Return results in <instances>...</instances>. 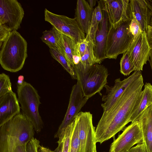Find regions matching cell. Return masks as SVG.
Segmentation results:
<instances>
[{
  "label": "cell",
  "instance_id": "6da1fadb",
  "mask_svg": "<svg viewBox=\"0 0 152 152\" xmlns=\"http://www.w3.org/2000/svg\"><path fill=\"white\" fill-rule=\"evenodd\" d=\"M143 85L142 74L130 85L110 110L103 112L95 129L96 142L101 144L114 137L130 122L131 116L142 98Z\"/></svg>",
  "mask_w": 152,
  "mask_h": 152
},
{
  "label": "cell",
  "instance_id": "7a4b0ae2",
  "mask_svg": "<svg viewBox=\"0 0 152 152\" xmlns=\"http://www.w3.org/2000/svg\"><path fill=\"white\" fill-rule=\"evenodd\" d=\"M35 130L22 113L17 115L0 126V152H14L18 146L34 138Z\"/></svg>",
  "mask_w": 152,
  "mask_h": 152
},
{
  "label": "cell",
  "instance_id": "3957f363",
  "mask_svg": "<svg viewBox=\"0 0 152 152\" xmlns=\"http://www.w3.org/2000/svg\"><path fill=\"white\" fill-rule=\"evenodd\" d=\"M0 64L4 70L12 72L23 68L27 57V43L17 30H13L0 48Z\"/></svg>",
  "mask_w": 152,
  "mask_h": 152
},
{
  "label": "cell",
  "instance_id": "277c9868",
  "mask_svg": "<svg viewBox=\"0 0 152 152\" xmlns=\"http://www.w3.org/2000/svg\"><path fill=\"white\" fill-rule=\"evenodd\" d=\"M77 82L84 96L88 98L101 91L107 83L108 70L103 65H83L80 62L74 67Z\"/></svg>",
  "mask_w": 152,
  "mask_h": 152
},
{
  "label": "cell",
  "instance_id": "5b68a950",
  "mask_svg": "<svg viewBox=\"0 0 152 152\" xmlns=\"http://www.w3.org/2000/svg\"><path fill=\"white\" fill-rule=\"evenodd\" d=\"M17 93L22 113L32 124L35 131L40 132L44 123L39 111L41 102L37 90L31 84L24 81L21 85L17 84Z\"/></svg>",
  "mask_w": 152,
  "mask_h": 152
},
{
  "label": "cell",
  "instance_id": "8992f818",
  "mask_svg": "<svg viewBox=\"0 0 152 152\" xmlns=\"http://www.w3.org/2000/svg\"><path fill=\"white\" fill-rule=\"evenodd\" d=\"M131 20L123 21L113 26L110 24L105 50L106 58L116 59L126 52L134 39L129 29Z\"/></svg>",
  "mask_w": 152,
  "mask_h": 152
},
{
  "label": "cell",
  "instance_id": "52a82bcc",
  "mask_svg": "<svg viewBox=\"0 0 152 152\" xmlns=\"http://www.w3.org/2000/svg\"><path fill=\"white\" fill-rule=\"evenodd\" d=\"M45 20L56 29L73 40L76 43L81 42L86 37L74 18L53 13L45 8Z\"/></svg>",
  "mask_w": 152,
  "mask_h": 152
},
{
  "label": "cell",
  "instance_id": "ba28073f",
  "mask_svg": "<svg viewBox=\"0 0 152 152\" xmlns=\"http://www.w3.org/2000/svg\"><path fill=\"white\" fill-rule=\"evenodd\" d=\"M78 116L80 152H96L95 127L92 114L90 112H80Z\"/></svg>",
  "mask_w": 152,
  "mask_h": 152
},
{
  "label": "cell",
  "instance_id": "9c48e42d",
  "mask_svg": "<svg viewBox=\"0 0 152 152\" xmlns=\"http://www.w3.org/2000/svg\"><path fill=\"white\" fill-rule=\"evenodd\" d=\"M141 129L137 120L126 127L111 144L109 152L128 151L134 145L143 142Z\"/></svg>",
  "mask_w": 152,
  "mask_h": 152
},
{
  "label": "cell",
  "instance_id": "30bf717a",
  "mask_svg": "<svg viewBox=\"0 0 152 152\" xmlns=\"http://www.w3.org/2000/svg\"><path fill=\"white\" fill-rule=\"evenodd\" d=\"M24 12L17 0H0V25L12 31L20 28Z\"/></svg>",
  "mask_w": 152,
  "mask_h": 152
},
{
  "label": "cell",
  "instance_id": "8fae6325",
  "mask_svg": "<svg viewBox=\"0 0 152 152\" xmlns=\"http://www.w3.org/2000/svg\"><path fill=\"white\" fill-rule=\"evenodd\" d=\"M130 1H99L102 9L106 12L110 25L115 26L123 21L131 20L132 13Z\"/></svg>",
  "mask_w": 152,
  "mask_h": 152
},
{
  "label": "cell",
  "instance_id": "7c38bea8",
  "mask_svg": "<svg viewBox=\"0 0 152 152\" xmlns=\"http://www.w3.org/2000/svg\"><path fill=\"white\" fill-rule=\"evenodd\" d=\"M88 99L83 95L77 82L73 86L67 109L63 121L54 135L55 138H59L67 126L80 112Z\"/></svg>",
  "mask_w": 152,
  "mask_h": 152
},
{
  "label": "cell",
  "instance_id": "4fadbf2b",
  "mask_svg": "<svg viewBox=\"0 0 152 152\" xmlns=\"http://www.w3.org/2000/svg\"><path fill=\"white\" fill-rule=\"evenodd\" d=\"M141 71L136 70L128 77L121 80L120 78L116 79L113 86L106 85L104 87L106 93L103 96L101 104L103 112L110 110L115 104L130 85L141 74Z\"/></svg>",
  "mask_w": 152,
  "mask_h": 152
},
{
  "label": "cell",
  "instance_id": "5bb4252c",
  "mask_svg": "<svg viewBox=\"0 0 152 152\" xmlns=\"http://www.w3.org/2000/svg\"><path fill=\"white\" fill-rule=\"evenodd\" d=\"M151 49L145 32L142 31L133 41L126 51L136 70H142L144 65L149 60Z\"/></svg>",
  "mask_w": 152,
  "mask_h": 152
},
{
  "label": "cell",
  "instance_id": "9a60e30c",
  "mask_svg": "<svg viewBox=\"0 0 152 152\" xmlns=\"http://www.w3.org/2000/svg\"><path fill=\"white\" fill-rule=\"evenodd\" d=\"M102 10V17L95 34L94 52L96 63L100 64L105 58V50L110 23L106 12Z\"/></svg>",
  "mask_w": 152,
  "mask_h": 152
},
{
  "label": "cell",
  "instance_id": "2e32d148",
  "mask_svg": "<svg viewBox=\"0 0 152 152\" xmlns=\"http://www.w3.org/2000/svg\"><path fill=\"white\" fill-rule=\"evenodd\" d=\"M20 113L16 94L13 91L0 97V126Z\"/></svg>",
  "mask_w": 152,
  "mask_h": 152
},
{
  "label": "cell",
  "instance_id": "e0dca14e",
  "mask_svg": "<svg viewBox=\"0 0 152 152\" xmlns=\"http://www.w3.org/2000/svg\"><path fill=\"white\" fill-rule=\"evenodd\" d=\"M136 120L141 127L143 142L147 152H152V105L146 109Z\"/></svg>",
  "mask_w": 152,
  "mask_h": 152
},
{
  "label": "cell",
  "instance_id": "ac0fdd59",
  "mask_svg": "<svg viewBox=\"0 0 152 152\" xmlns=\"http://www.w3.org/2000/svg\"><path fill=\"white\" fill-rule=\"evenodd\" d=\"M94 9L91 8L86 0L77 1L75 18L82 31L86 35L90 26Z\"/></svg>",
  "mask_w": 152,
  "mask_h": 152
},
{
  "label": "cell",
  "instance_id": "d6986e66",
  "mask_svg": "<svg viewBox=\"0 0 152 152\" xmlns=\"http://www.w3.org/2000/svg\"><path fill=\"white\" fill-rule=\"evenodd\" d=\"M131 10L140 26L142 31L146 32L152 16V12L144 0H130Z\"/></svg>",
  "mask_w": 152,
  "mask_h": 152
},
{
  "label": "cell",
  "instance_id": "ffe728a7",
  "mask_svg": "<svg viewBox=\"0 0 152 152\" xmlns=\"http://www.w3.org/2000/svg\"><path fill=\"white\" fill-rule=\"evenodd\" d=\"M58 45L63 54L74 68L73 57L75 56H80L77 50L76 43L70 37L62 34Z\"/></svg>",
  "mask_w": 152,
  "mask_h": 152
},
{
  "label": "cell",
  "instance_id": "44dd1931",
  "mask_svg": "<svg viewBox=\"0 0 152 152\" xmlns=\"http://www.w3.org/2000/svg\"><path fill=\"white\" fill-rule=\"evenodd\" d=\"M152 105V85L146 83L142 91V97L137 107L132 113L130 122L135 121L138 117L150 106Z\"/></svg>",
  "mask_w": 152,
  "mask_h": 152
},
{
  "label": "cell",
  "instance_id": "7402d4cb",
  "mask_svg": "<svg viewBox=\"0 0 152 152\" xmlns=\"http://www.w3.org/2000/svg\"><path fill=\"white\" fill-rule=\"evenodd\" d=\"M98 5L94 9L90 26L86 37L89 41H92L94 44L96 30L102 17V10L100 1H98Z\"/></svg>",
  "mask_w": 152,
  "mask_h": 152
},
{
  "label": "cell",
  "instance_id": "603a6c76",
  "mask_svg": "<svg viewBox=\"0 0 152 152\" xmlns=\"http://www.w3.org/2000/svg\"><path fill=\"white\" fill-rule=\"evenodd\" d=\"M49 51L52 57L62 66L64 68L70 75L72 78L77 80L73 67L68 62L59 46L57 48H49Z\"/></svg>",
  "mask_w": 152,
  "mask_h": 152
},
{
  "label": "cell",
  "instance_id": "cb8c5ba5",
  "mask_svg": "<svg viewBox=\"0 0 152 152\" xmlns=\"http://www.w3.org/2000/svg\"><path fill=\"white\" fill-rule=\"evenodd\" d=\"M62 34L61 32L53 27L50 30L43 31L40 39L49 48H57L59 47L58 42Z\"/></svg>",
  "mask_w": 152,
  "mask_h": 152
},
{
  "label": "cell",
  "instance_id": "d4e9b609",
  "mask_svg": "<svg viewBox=\"0 0 152 152\" xmlns=\"http://www.w3.org/2000/svg\"><path fill=\"white\" fill-rule=\"evenodd\" d=\"M72 122L73 128L71 136L69 152H80L78 139V114L75 117Z\"/></svg>",
  "mask_w": 152,
  "mask_h": 152
},
{
  "label": "cell",
  "instance_id": "484cf974",
  "mask_svg": "<svg viewBox=\"0 0 152 152\" xmlns=\"http://www.w3.org/2000/svg\"><path fill=\"white\" fill-rule=\"evenodd\" d=\"M120 65V72L124 76H129L132 72L136 71L135 67L127 51L123 54Z\"/></svg>",
  "mask_w": 152,
  "mask_h": 152
},
{
  "label": "cell",
  "instance_id": "4316f807",
  "mask_svg": "<svg viewBox=\"0 0 152 152\" xmlns=\"http://www.w3.org/2000/svg\"><path fill=\"white\" fill-rule=\"evenodd\" d=\"M94 43L89 41L86 51L81 58L80 62L83 65H91L96 63L94 52Z\"/></svg>",
  "mask_w": 152,
  "mask_h": 152
},
{
  "label": "cell",
  "instance_id": "83f0119b",
  "mask_svg": "<svg viewBox=\"0 0 152 152\" xmlns=\"http://www.w3.org/2000/svg\"><path fill=\"white\" fill-rule=\"evenodd\" d=\"M9 77L4 73L0 74V97L12 92Z\"/></svg>",
  "mask_w": 152,
  "mask_h": 152
},
{
  "label": "cell",
  "instance_id": "f1b7e54d",
  "mask_svg": "<svg viewBox=\"0 0 152 152\" xmlns=\"http://www.w3.org/2000/svg\"><path fill=\"white\" fill-rule=\"evenodd\" d=\"M72 128L73 123L72 122L67 126L61 134L63 135V144L62 152H69Z\"/></svg>",
  "mask_w": 152,
  "mask_h": 152
},
{
  "label": "cell",
  "instance_id": "f546056e",
  "mask_svg": "<svg viewBox=\"0 0 152 152\" xmlns=\"http://www.w3.org/2000/svg\"><path fill=\"white\" fill-rule=\"evenodd\" d=\"M129 29L134 36L133 41L135 40L142 32L140 26L133 13L132 18L129 24Z\"/></svg>",
  "mask_w": 152,
  "mask_h": 152
},
{
  "label": "cell",
  "instance_id": "4dcf8cb0",
  "mask_svg": "<svg viewBox=\"0 0 152 152\" xmlns=\"http://www.w3.org/2000/svg\"><path fill=\"white\" fill-rule=\"evenodd\" d=\"M40 145L39 140L34 137L26 144V152H38V148Z\"/></svg>",
  "mask_w": 152,
  "mask_h": 152
},
{
  "label": "cell",
  "instance_id": "1f68e13d",
  "mask_svg": "<svg viewBox=\"0 0 152 152\" xmlns=\"http://www.w3.org/2000/svg\"><path fill=\"white\" fill-rule=\"evenodd\" d=\"M89 42V41L85 38L81 42L76 43L77 50L81 58L86 53Z\"/></svg>",
  "mask_w": 152,
  "mask_h": 152
},
{
  "label": "cell",
  "instance_id": "d6a6232c",
  "mask_svg": "<svg viewBox=\"0 0 152 152\" xmlns=\"http://www.w3.org/2000/svg\"><path fill=\"white\" fill-rule=\"evenodd\" d=\"M12 31L5 26L0 25V47Z\"/></svg>",
  "mask_w": 152,
  "mask_h": 152
},
{
  "label": "cell",
  "instance_id": "836d02e7",
  "mask_svg": "<svg viewBox=\"0 0 152 152\" xmlns=\"http://www.w3.org/2000/svg\"><path fill=\"white\" fill-rule=\"evenodd\" d=\"M128 152H147L145 144L141 143L137 144L135 146L132 147Z\"/></svg>",
  "mask_w": 152,
  "mask_h": 152
},
{
  "label": "cell",
  "instance_id": "e575fe53",
  "mask_svg": "<svg viewBox=\"0 0 152 152\" xmlns=\"http://www.w3.org/2000/svg\"><path fill=\"white\" fill-rule=\"evenodd\" d=\"M57 142L58 145L57 147L54 151L53 152H62L63 144V135L62 134L58 138Z\"/></svg>",
  "mask_w": 152,
  "mask_h": 152
},
{
  "label": "cell",
  "instance_id": "d590c367",
  "mask_svg": "<svg viewBox=\"0 0 152 152\" xmlns=\"http://www.w3.org/2000/svg\"><path fill=\"white\" fill-rule=\"evenodd\" d=\"M146 33L148 43L150 47L152 49V26H148Z\"/></svg>",
  "mask_w": 152,
  "mask_h": 152
},
{
  "label": "cell",
  "instance_id": "8d00e7d4",
  "mask_svg": "<svg viewBox=\"0 0 152 152\" xmlns=\"http://www.w3.org/2000/svg\"><path fill=\"white\" fill-rule=\"evenodd\" d=\"M27 144L18 146L15 149L14 152H26V145Z\"/></svg>",
  "mask_w": 152,
  "mask_h": 152
},
{
  "label": "cell",
  "instance_id": "74e56055",
  "mask_svg": "<svg viewBox=\"0 0 152 152\" xmlns=\"http://www.w3.org/2000/svg\"><path fill=\"white\" fill-rule=\"evenodd\" d=\"M38 152H53L49 148L44 147L42 146L39 145L38 149Z\"/></svg>",
  "mask_w": 152,
  "mask_h": 152
},
{
  "label": "cell",
  "instance_id": "f35d334b",
  "mask_svg": "<svg viewBox=\"0 0 152 152\" xmlns=\"http://www.w3.org/2000/svg\"><path fill=\"white\" fill-rule=\"evenodd\" d=\"M24 77L23 75H20L18 77V80L17 82V84L19 85H21L24 82Z\"/></svg>",
  "mask_w": 152,
  "mask_h": 152
},
{
  "label": "cell",
  "instance_id": "ab89813d",
  "mask_svg": "<svg viewBox=\"0 0 152 152\" xmlns=\"http://www.w3.org/2000/svg\"><path fill=\"white\" fill-rule=\"evenodd\" d=\"M146 5L152 12V0H144Z\"/></svg>",
  "mask_w": 152,
  "mask_h": 152
},
{
  "label": "cell",
  "instance_id": "60d3db41",
  "mask_svg": "<svg viewBox=\"0 0 152 152\" xmlns=\"http://www.w3.org/2000/svg\"><path fill=\"white\" fill-rule=\"evenodd\" d=\"M96 1V0H88L89 5L91 9H94L93 7L95 5Z\"/></svg>",
  "mask_w": 152,
  "mask_h": 152
},
{
  "label": "cell",
  "instance_id": "b9f144b4",
  "mask_svg": "<svg viewBox=\"0 0 152 152\" xmlns=\"http://www.w3.org/2000/svg\"><path fill=\"white\" fill-rule=\"evenodd\" d=\"M148 61L150 63L151 68L152 70V49H151V50L150 58Z\"/></svg>",
  "mask_w": 152,
  "mask_h": 152
},
{
  "label": "cell",
  "instance_id": "7bdbcfd3",
  "mask_svg": "<svg viewBox=\"0 0 152 152\" xmlns=\"http://www.w3.org/2000/svg\"><path fill=\"white\" fill-rule=\"evenodd\" d=\"M149 25L151 26H152V16L151 18L150 22V23H149Z\"/></svg>",
  "mask_w": 152,
  "mask_h": 152
},
{
  "label": "cell",
  "instance_id": "ee69618b",
  "mask_svg": "<svg viewBox=\"0 0 152 152\" xmlns=\"http://www.w3.org/2000/svg\"><path fill=\"white\" fill-rule=\"evenodd\" d=\"M128 151H124V152H128Z\"/></svg>",
  "mask_w": 152,
  "mask_h": 152
},
{
  "label": "cell",
  "instance_id": "f6af8a7d",
  "mask_svg": "<svg viewBox=\"0 0 152 152\" xmlns=\"http://www.w3.org/2000/svg\"></svg>",
  "mask_w": 152,
  "mask_h": 152
}]
</instances>
